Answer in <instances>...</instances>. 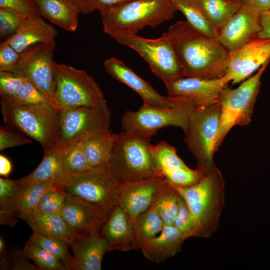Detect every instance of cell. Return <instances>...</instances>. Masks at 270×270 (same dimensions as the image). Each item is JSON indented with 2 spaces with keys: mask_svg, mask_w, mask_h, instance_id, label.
Here are the masks:
<instances>
[{
  "mask_svg": "<svg viewBox=\"0 0 270 270\" xmlns=\"http://www.w3.org/2000/svg\"><path fill=\"white\" fill-rule=\"evenodd\" d=\"M163 35L170 42L184 77L214 79L226 74L231 53L218 38L206 36L186 20L172 24Z\"/></svg>",
  "mask_w": 270,
  "mask_h": 270,
  "instance_id": "cell-1",
  "label": "cell"
},
{
  "mask_svg": "<svg viewBox=\"0 0 270 270\" xmlns=\"http://www.w3.org/2000/svg\"><path fill=\"white\" fill-rule=\"evenodd\" d=\"M150 140L132 130L116 134L104 168L120 186L164 178L154 161Z\"/></svg>",
  "mask_w": 270,
  "mask_h": 270,
  "instance_id": "cell-2",
  "label": "cell"
},
{
  "mask_svg": "<svg viewBox=\"0 0 270 270\" xmlns=\"http://www.w3.org/2000/svg\"><path fill=\"white\" fill-rule=\"evenodd\" d=\"M173 186L186 203L196 236L210 237L218 228L224 204V181L220 170L214 166L192 186Z\"/></svg>",
  "mask_w": 270,
  "mask_h": 270,
  "instance_id": "cell-3",
  "label": "cell"
},
{
  "mask_svg": "<svg viewBox=\"0 0 270 270\" xmlns=\"http://www.w3.org/2000/svg\"><path fill=\"white\" fill-rule=\"evenodd\" d=\"M0 108L5 124L38 142L44 152L58 148L59 109L49 103H24L4 96Z\"/></svg>",
  "mask_w": 270,
  "mask_h": 270,
  "instance_id": "cell-4",
  "label": "cell"
},
{
  "mask_svg": "<svg viewBox=\"0 0 270 270\" xmlns=\"http://www.w3.org/2000/svg\"><path fill=\"white\" fill-rule=\"evenodd\" d=\"M178 10L172 0H132L100 12L104 32L136 34L172 19Z\"/></svg>",
  "mask_w": 270,
  "mask_h": 270,
  "instance_id": "cell-5",
  "label": "cell"
},
{
  "mask_svg": "<svg viewBox=\"0 0 270 270\" xmlns=\"http://www.w3.org/2000/svg\"><path fill=\"white\" fill-rule=\"evenodd\" d=\"M221 108L218 102L195 106L191 110L184 132V141L196 158V168L206 172L215 165L213 156L220 127Z\"/></svg>",
  "mask_w": 270,
  "mask_h": 270,
  "instance_id": "cell-6",
  "label": "cell"
},
{
  "mask_svg": "<svg viewBox=\"0 0 270 270\" xmlns=\"http://www.w3.org/2000/svg\"><path fill=\"white\" fill-rule=\"evenodd\" d=\"M111 113L107 102L60 110L57 147L63 149L72 144L100 136L109 130Z\"/></svg>",
  "mask_w": 270,
  "mask_h": 270,
  "instance_id": "cell-7",
  "label": "cell"
},
{
  "mask_svg": "<svg viewBox=\"0 0 270 270\" xmlns=\"http://www.w3.org/2000/svg\"><path fill=\"white\" fill-rule=\"evenodd\" d=\"M270 62L263 64L255 74L244 80L238 88H225L222 91L218 100L221 112L216 151L234 126H246L250 122L260 87L261 77Z\"/></svg>",
  "mask_w": 270,
  "mask_h": 270,
  "instance_id": "cell-8",
  "label": "cell"
},
{
  "mask_svg": "<svg viewBox=\"0 0 270 270\" xmlns=\"http://www.w3.org/2000/svg\"><path fill=\"white\" fill-rule=\"evenodd\" d=\"M110 36L118 43L137 52L148 62L152 73L164 84L184 77L170 42L163 34L155 39L127 32L114 33Z\"/></svg>",
  "mask_w": 270,
  "mask_h": 270,
  "instance_id": "cell-9",
  "label": "cell"
},
{
  "mask_svg": "<svg viewBox=\"0 0 270 270\" xmlns=\"http://www.w3.org/2000/svg\"><path fill=\"white\" fill-rule=\"evenodd\" d=\"M55 99L60 110L106 102L98 84L84 70L55 62Z\"/></svg>",
  "mask_w": 270,
  "mask_h": 270,
  "instance_id": "cell-10",
  "label": "cell"
},
{
  "mask_svg": "<svg viewBox=\"0 0 270 270\" xmlns=\"http://www.w3.org/2000/svg\"><path fill=\"white\" fill-rule=\"evenodd\" d=\"M55 46L56 44L50 43L34 45L20 54L14 66L4 71L14 72L29 81L46 96L53 106L58 108L55 99L56 62L53 60Z\"/></svg>",
  "mask_w": 270,
  "mask_h": 270,
  "instance_id": "cell-11",
  "label": "cell"
},
{
  "mask_svg": "<svg viewBox=\"0 0 270 270\" xmlns=\"http://www.w3.org/2000/svg\"><path fill=\"white\" fill-rule=\"evenodd\" d=\"M72 177L73 183L64 188L66 194L96 208L107 218L117 205L120 186L104 167L90 169Z\"/></svg>",
  "mask_w": 270,
  "mask_h": 270,
  "instance_id": "cell-12",
  "label": "cell"
},
{
  "mask_svg": "<svg viewBox=\"0 0 270 270\" xmlns=\"http://www.w3.org/2000/svg\"><path fill=\"white\" fill-rule=\"evenodd\" d=\"M194 107L186 103L168 108L143 103L138 110L124 112L120 120L121 127L124 130L134 131L150 138L160 129L169 126L180 128L184 132Z\"/></svg>",
  "mask_w": 270,
  "mask_h": 270,
  "instance_id": "cell-13",
  "label": "cell"
},
{
  "mask_svg": "<svg viewBox=\"0 0 270 270\" xmlns=\"http://www.w3.org/2000/svg\"><path fill=\"white\" fill-rule=\"evenodd\" d=\"M228 82L224 76L214 79L183 77L164 83L168 96L194 106L216 104Z\"/></svg>",
  "mask_w": 270,
  "mask_h": 270,
  "instance_id": "cell-14",
  "label": "cell"
},
{
  "mask_svg": "<svg viewBox=\"0 0 270 270\" xmlns=\"http://www.w3.org/2000/svg\"><path fill=\"white\" fill-rule=\"evenodd\" d=\"M170 186V183L164 178L120 186L117 205L133 220L153 206Z\"/></svg>",
  "mask_w": 270,
  "mask_h": 270,
  "instance_id": "cell-15",
  "label": "cell"
},
{
  "mask_svg": "<svg viewBox=\"0 0 270 270\" xmlns=\"http://www.w3.org/2000/svg\"><path fill=\"white\" fill-rule=\"evenodd\" d=\"M270 60V38L256 36L231 53L224 76L228 82H240Z\"/></svg>",
  "mask_w": 270,
  "mask_h": 270,
  "instance_id": "cell-16",
  "label": "cell"
},
{
  "mask_svg": "<svg viewBox=\"0 0 270 270\" xmlns=\"http://www.w3.org/2000/svg\"><path fill=\"white\" fill-rule=\"evenodd\" d=\"M103 66L106 72L112 78L136 92L140 96L144 104L156 107L168 108L186 103L174 97L159 94L150 82L114 57L106 59Z\"/></svg>",
  "mask_w": 270,
  "mask_h": 270,
  "instance_id": "cell-17",
  "label": "cell"
},
{
  "mask_svg": "<svg viewBox=\"0 0 270 270\" xmlns=\"http://www.w3.org/2000/svg\"><path fill=\"white\" fill-rule=\"evenodd\" d=\"M261 12L242 4L219 31L218 39L230 52H234L258 35L261 30Z\"/></svg>",
  "mask_w": 270,
  "mask_h": 270,
  "instance_id": "cell-18",
  "label": "cell"
},
{
  "mask_svg": "<svg viewBox=\"0 0 270 270\" xmlns=\"http://www.w3.org/2000/svg\"><path fill=\"white\" fill-rule=\"evenodd\" d=\"M100 235L105 239L108 251L128 252L140 249L134 232L132 220L116 205L104 224Z\"/></svg>",
  "mask_w": 270,
  "mask_h": 270,
  "instance_id": "cell-19",
  "label": "cell"
},
{
  "mask_svg": "<svg viewBox=\"0 0 270 270\" xmlns=\"http://www.w3.org/2000/svg\"><path fill=\"white\" fill-rule=\"evenodd\" d=\"M60 214L79 236L100 232L107 218L96 208L68 195Z\"/></svg>",
  "mask_w": 270,
  "mask_h": 270,
  "instance_id": "cell-20",
  "label": "cell"
},
{
  "mask_svg": "<svg viewBox=\"0 0 270 270\" xmlns=\"http://www.w3.org/2000/svg\"><path fill=\"white\" fill-rule=\"evenodd\" d=\"M58 33L41 16H28L16 32L5 42L21 54L28 48L41 43L56 44Z\"/></svg>",
  "mask_w": 270,
  "mask_h": 270,
  "instance_id": "cell-21",
  "label": "cell"
},
{
  "mask_svg": "<svg viewBox=\"0 0 270 270\" xmlns=\"http://www.w3.org/2000/svg\"><path fill=\"white\" fill-rule=\"evenodd\" d=\"M70 247L73 252L72 270H100L104 256L108 252L106 242L100 232L78 236Z\"/></svg>",
  "mask_w": 270,
  "mask_h": 270,
  "instance_id": "cell-22",
  "label": "cell"
},
{
  "mask_svg": "<svg viewBox=\"0 0 270 270\" xmlns=\"http://www.w3.org/2000/svg\"><path fill=\"white\" fill-rule=\"evenodd\" d=\"M185 240L175 226L164 225L160 234L143 243L140 249L148 260L160 263L180 252Z\"/></svg>",
  "mask_w": 270,
  "mask_h": 270,
  "instance_id": "cell-23",
  "label": "cell"
},
{
  "mask_svg": "<svg viewBox=\"0 0 270 270\" xmlns=\"http://www.w3.org/2000/svg\"><path fill=\"white\" fill-rule=\"evenodd\" d=\"M21 178L27 181L48 182L61 188L74 182L72 175L64 164L62 150L58 148L44 152L42 161L36 169Z\"/></svg>",
  "mask_w": 270,
  "mask_h": 270,
  "instance_id": "cell-24",
  "label": "cell"
},
{
  "mask_svg": "<svg viewBox=\"0 0 270 270\" xmlns=\"http://www.w3.org/2000/svg\"><path fill=\"white\" fill-rule=\"evenodd\" d=\"M40 14L66 30H76L80 13L72 0H34Z\"/></svg>",
  "mask_w": 270,
  "mask_h": 270,
  "instance_id": "cell-25",
  "label": "cell"
},
{
  "mask_svg": "<svg viewBox=\"0 0 270 270\" xmlns=\"http://www.w3.org/2000/svg\"><path fill=\"white\" fill-rule=\"evenodd\" d=\"M26 222L33 232L61 240L70 246L79 236L60 214L30 218Z\"/></svg>",
  "mask_w": 270,
  "mask_h": 270,
  "instance_id": "cell-26",
  "label": "cell"
},
{
  "mask_svg": "<svg viewBox=\"0 0 270 270\" xmlns=\"http://www.w3.org/2000/svg\"><path fill=\"white\" fill-rule=\"evenodd\" d=\"M24 182L20 180L0 178V224L14 226L19 219L18 204Z\"/></svg>",
  "mask_w": 270,
  "mask_h": 270,
  "instance_id": "cell-27",
  "label": "cell"
},
{
  "mask_svg": "<svg viewBox=\"0 0 270 270\" xmlns=\"http://www.w3.org/2000/svg\"><path fill=\"white\" fill-rule=\"evenodd\" d=\"M218 35L219 31L242 4L238 0H196Z\"/></svg>",
  "mask_w": 270,
  "mask_h": 270,
  "instance_id": "cell-28",
  "label": "cell"
},
{
  "mask_svg": "<svg viewBox=\"0 0 270 270\" xmlns=\"http://www.w3.org/2000/svg\"><path fill=\"white\" fill-rule=\"evenodd\" d=\"M116 134L108 130L105 134L84 141V150L90 169L104 168L112 151Z\"/></svg>",
  "mask_w": 270,
  "mask_h": 270,
  "instance_id": "cell-29",
  "label": "cell"
},
{
  "mask_svg": "<svg viewBox=\"0 0 270 270\" xmlns=\"http://www.w3.org/2000/svg\"><path fill=\"white\" fill-rule=\"evenodd\" d=\"M24 184L18 204L19 218L26 221L32 216L44 194L54 186L46 182L27 181L20 178Z\"/></svg>",
  "mask_w": 270,
  "mask_h": 270,
  "instance_id": "cell-30",
  "label": "cell"
},
{
  "mask_svg": "<svg viewBox=\"0 0 270 270\" xmlns=\"http://www.w3.org/2000/svg\"><path fill=\"white\" fill-rule=\"evenodd\" d=\"M132 222L140 248L143 243L160 234L164 226L154 206L137 216Z\"/></svg>",
  "mask_w": 270,
  "mask_h": 270,
  "instance_id": "cell-31",
  "label": "cell"
},
{
  "mask_svg": "<svg viewBox=\"0 0 270 270\" xmlns=\"http://www.w3.org/2000/svg\"><path fill=\"white\" fill-rule=\"evenodd\" d=\"M152 152L154 164L162 176L168 172L188 168L178 156L176 148L165 140L152 145Z\"/></svg>",
  "mask_w": 270,
  "mask_h": 270,
  "instance_id": "cell-32",
  "label": "cell"
},
{
  "mask_svg": "<svg viewBox=\"0 0 270 270\" xmlns=\"http://www.w3.org/2000/svg\"><path fill=\"white\" fill-rule=\"evenodd\" d=\"M178 10L185 16L186 21L194 28L212 38L218 34L203 14L196 0H172Z\"/></svg>",
  "mask_w": 270,
  "mask_h": 270,
  "instance_id": "cell-33",
  "label": "cell"
},
{
  "mask_svg": "<svg viewBox=\"0 0 270 270\" xmlns=\"http://www.w3.org/2000/svg\"><path fill=\"white\" fill-rule=\"evenodd\" d=\"M29 240L58 258L66 270H72L74 258L68 251L67 244L33 231Z\"/></svg>",
  "mask_w": 270,
  "mask_h": 270,
  "instance_id": "cell-34",
  "label": "cell"
},
{
  "mask_svg": "<svg viewBox=\"0 0 270 270\" xmlns=\"http://www.w3.org/2000/svg\"><path fill=\"white\" fill-rule=\"evenodd\" d=\"M23 249L28 258L40 270H66L58 258L30 240Z\"/></svg>",
  "mask_w": 270,
  "mask_h": 270,
  "instance_id": "cell-35",
  "label": "cell"
},
{
  "mask_svg": "<svg viewBox=\"0 0 270 270\" xmlns=\"http://www.w3.org/2000/svg\"><path fill=\"white\" fill-rule=\"evenodd\" d=\"M170 189L154 205L164 225H174L182 196L170 184Z\"/></svg>",
  "mask_w": 270,
  "mask_h": 270,
  "instance_id": "cell-36",
  "label": "cell"
},
{
  "mask_svg": "<svg viewBox=\"0 0 270 270\" xmlns=\"http://www.w3.org/2000/svg\"><path fill=\"white\" fill-rule=\"evenodd\" d=\"M66 196L64 188L54 186L50 189L42 196L30 218L60 214Z\"/></svg>",
  "mask_w": 270,
  "mask_h": 270,
  "instance_id": "cell-37",
  "label": "cell"
},
{
  "mask_svg": "<svg viewBox=\"0 0 270 270\" xmlns=\"http://www.w3.org/2000/svg\"><path fill=\"white\" fill-rule=\"evenodd\" d=\"M62 150L65 167L72 175L90 170L84 153V141L70 144Z\"/></svg>",
  "mask_w": 270,
  "mask_h": 270,
  "instance_id": "cell-38",
  "label": "cell"
},
{
  "mask_svg": "<svg viewBox=\"0 0 270 270\" xmlns=\"http://www.w3.org/2000/svg\"><path fill=\"white\" fill-rule=\"evenodd\" d=\"M24 249L19 246L8 250L5 256L0 258V269L2 270H40L31 264Z\"/></svg>",
  "mask_w": 270,
  "mask_h": 270,
  "instance_id": "cell-39",
  "label": "cell"
},
{
  "mask_svg": "<svg viewBox=\"0 0 270 270\" xmlns=\"http://www.w3.org/2000/svg\"><path fill=\"white\" fill-rule=\"evenodd\" d=\"M174 226L181 232L186 240L196 236L194 222L186 203L182 196L180 200L179 211Z\"/></svg>",
  "mask_w": 270,
  "mask_h": 270,
  "instance_id": "cell-40",
  "label": "cell"
},
{
  "mask_svg": "<svg viewBox=\"0 0 270 270\" xmlns=\"http://www.w3.org/2000/svg\"><path fill=\"white\" fill-rule=\"evenodd\" d=\"M80 13L86 14L95 10L100 12L132 0H72Z\"/></svg>",
  "mask_w": 270,
  "mask_h": 270,
  "instance_id": "cell-41",
  "label": "cell"
},
{
  "mask_svg": "<svg viewBox=\"0 0 270 270\" xmlns=\"http://www.w3.org/2000/svg\"><path fill=\"white\" fill-rule=\"evenodd\" d=\"M28 16L0 8V34L2 36L14 34Z\"/></svg>",
  "mask_w": 270,
  "mask_h": 270,
  "instance_id": "cell-42",
  "label": "cell"
},
{
  "mask_svg": "<svg viewBox=\"0 0 270 270\" xmlns=\"http://www.w3.org/2000/svg\"><path fill=\"white\" fill-rule=\"evenodd\" d=\"M0 8L26 16H40L33 0H0Z\"/></svg>",
  "mask_w": 270,
  "mask_h": 270,
  "instance_id": "cell-43",
  "label": "cell"
},
{
  "mask_svg": "<svg viewBox=\"0 0 270 270\" xmlns=\"http://www.w3.org/2000/svg\"><path fill=\"white\" fill-rule=\"evenodd\" d=\"M32 143L22 136L14 132L10 126L5 124L0 128V150Z\"/></svg>",
  "mask_w": 270,
  "mask_h": 270,
  "instance_id": "cell-44",
  "label": "cell"
},
{
  "mask_svg": "<svg viewBox=\"0 0 270 270\" xmlns=\"http://www.w3.org/2000/svg\"><path fill=\"white\" fill-rule=\"evenodd\" d=\"M20 54L11 45L6 42L0 45V71L14 66L18 62Z\"/></svg>",
  "mask_w": 270,
  "mask_h": 270,
  "instance_id": "cell-45",
  "label": "cell"
},
{
  "mask_svg": "<svg viewBox=\"0 0 270 270\" xmlns=\"http://www.w3.org/2000/svg\"><path fill=\"white\" fill-rule=\"evenodd\" d=\"M261 30L258 36L261 38H270V10L261 12Z\"/></svg>",
  "mask_w": 270,
  "mask_h": 270,
  "instance_id": "cell-46",
  "label": "cell"
},
{
  "mask_svg": "<svg viewBox=\"0 0 270 270\" xmlns=\"http://www.w3.org/2000/svg\"><path fill=\"white\" fill-rule=\"evenodd\" d=\"M242 4L260 12L270 10V0H240Z\"/></svg>",
  "mask_w": 270,
  "mask_h": 270,
  "instance_id": "cell-47",
  "label": "cell"
},
{
  "mask_svg": "<svg viewBox=\"0 0 270 270\" xmlns=\"http://www.w3.org/2000/svg\"><path fill=\"white\" fill-rule=\"evenodd\" d=\"M12 164L10 160L5 156L0 154V175L5 178H8V175L12 171Z\"/></svg>",
  "mask_w": 270,
  "mask_h": 270,
  "instance_id": "cell-48",
  "label": "cell"
},
{
  "mask_svg": "<svg viewBox=\"0 0 270 270\" xmlns=\"http://www.w3.org/2000/svg\"><path fill=\"white\" fill-rule=\"evenodd\" d=\"M6 244L4 238L0 237V258H2L8 252Z\"/></svg>",
  "mask_w": 270,
  "mask_h": 270,
  "instance_id": "cell-49",
  "label": "cell"
},
{
  "mask_svg": "<svg viewBox=\"0 0 270 270\" xmlns=\"http://www.w3.org/2000/svg\"><path fill=\"white\" fill-rule=\"evenodd\" d=\"M240 0V1H241L240 0Z\"/></svg>",
  "mask_w": 270,
  "mask_h": 270,
  "instance_id": "cell-50",
  "label": "cell"
},
{
  "mask_svg": "<svg viewBox=\"0 0 270 270\" xmlns=\"http://www.w3.org/2000/svg\"></svg>",
  "mask_w": 270,
  "mask_h": 270,
  "instance_id": "cell-51",
  "label": "cell"
}]
</instances>
